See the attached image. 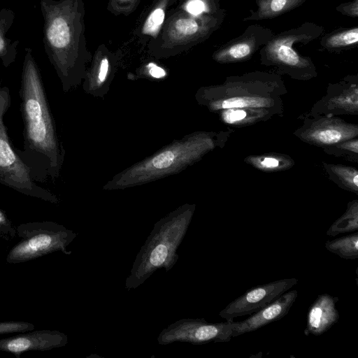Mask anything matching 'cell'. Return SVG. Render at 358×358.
I'll return each mask as SVG.
<instances>
[{"instance_id":"1","label":"cell","mask_w":358,"mask_h":358,"mask_svg":"<svg viewBox=\"0 0 358 358\" xmlns=\"http://www.w3.org/2000/svg\"><path fill=\"white\" fill-rule=\"evenodd\" d=\"M215 145L213 133H191L119 172L103 189H124L176 174L200 160Z\"/></svg>"},{"instance_id":"2","label":"cell","mask_w":358,"mask_h":358,"mask_svg":"<svg viewBox=\"0 0 358 358\" xmlns=\"http://www.w3.org/2000/svg\"><path fill=\"white\" fill-rule=\"evenodd\" d=\"M195 204L185 203L159 220L137 254L126 278L125 288L134 289L160 268L166 272L176 264L177 250L192 220Z\"/></svg>"},{"instance_id":"3","label":"cell","mask_w":358,"mask_h":358,"mask_svg":"<svg viewBox=\"0 0 358 358\" xmlns=\"http://www.w3.org/2000/svg\"><path fill=\"white\" fill-rule=\"evenodd\" d=\"M21 95L27 146L45 156L57 176L64 152L59 148L38 70L30 55H27L24 63Z\"/></svg>"},{"instance_id":"4","label":"cell","mask_w":358,"mask_h":358,"mask_svg":"<svg viewBox=\"0 0 358 358\" xmlns=\"http://www.w3.org/2000/svg\"><path fill=\"white\" fill-rule=\"evenodd\" d=\"M17 232L22 239L8 252L6 262L9 264L25 262L57 251L70 255L66 247L77 236L53 222L21 224Z\"/></svg>"},{"instance_id":"5","label":"cell","mask_w":358,"mask_h":358,"mask_svg":"<svg viewBox=\"0 0 358 358\" xmlns=\"http://www.w3.org/2000/svg\"><path fill=\"white\" fill-rule=\"evenodd\" d=\"M10 104L9 90L0 83V183L27 195L55 202L57 198L54 195L34 182L29 169L10 145L3 121Z\"/></svg>"},{"instance_id":"6","label":"cell","mask_w":358,"mask_h":358,"mask_svg":"<svg viewBox=\"0 0 358 358\" xmlns=\"http://www.w3.org/2000/svg\"><path fill=\"white\" fill-rule=\"evenodd\" d=\"M234 320L208 322L203 318H183L169 324L157 336V343L166 345L174 342L194 345L229 342L232 338Z\"/></svg>"},{"instance_id":"7","label":"cell","mask_w":358,"mask_h":358,"mask_svg":"<svg viewBox=\"0 0 358 358\" xmlns=\"http://www.w3.org/2000/svg\"><path fill=\"white\" fill-rule=\"evenodd\" d=\"M297 282L298 280L294 278H284L249 289L230 302L218 315L227 320L251 315L289 290Z\"/></svg>"},{"instance_id":"8","label":"cell","mask_w":358,"mask_h":358,"mask_svg":"<svg viewBox=\"0 0 358 358\" xmlns=\"http://www.w3.org/2000/svg\"><path fill=\"white\" fill-rule=\"evenodd\" d=\"M67 336L57 330L42 329L0 339V350L16 357L27 351H46L64 347Z\"/></svg>"},{"instance_id":"9","label":"cell","mask_w":358,"mask_h":358,"mask_svg":"<svg viewBox=\"0 0 358 358\" xmlns=\"http://www.w3.org/2000/svg\"><path fill=\"white\" fill-rule=\"evenodd\" d=\"M298 296L295 289L287 291L271 303L250 315L247 319L234 322L232 337L255 331L285 316Z\"/></svg>"},{"instance_id":"10","label":"cell","mask_w":358,"mask_h":358,"mask_svg":"<svg viewBox=\"0 0 358 358\" xmlns=\"http://www.w3.org/2000/svg\"><path fill=\"white\" fill-rule=\"evenodd\" d=\"M339 299L328 294L317 296L307 313L306 336H320L330 329L339 319L336 303Z\"/></svg>"},{"instance_id":"11","label":"cell","mask_w":358,"mask_h":358,"mask_svg":"<svg viewBox=\"0 0 358 358\" xmlns=\"http://www.w3.org/2000/svg\"><path fill=\"white\" fill-rule=\"evenodd\" d=\"M357 127L337 120L315 121L303 131L301 136L308 142L328 147L356 138Z\"/></svg>"},{"instance_id":"12","label":"cell","mask_w":358,"mask_h":358,"mask_svg":"<svg viewBox=\"0 0 358 358\" xmlns=\"http://www.w3.org/2000/svg\"><path fill=\"white\" fill-rule=\"evenodd\" d=\"M45 36L46 44L57 55L66 48L71 43V34L66 18L61 15L54 13L52 10L50 12L46 10Z\"/></svg>"},{"instance_id":"13","label":"cell","mask_w":358,"mask_h":358,"mask_svg":"<svg viewBox=\"0 0 358 358\" xmlns=\"http://www.w3.org/2000/svg\"><path fill=\"white\" fill-rule=\"evenodd\" d=\"M358 229V201L354 200L348 204L346 211L328 229L327 234L336 236L341 234L352 232Z\"/></svg>"},{"instance_id":"14","label":"cell","mask_w":358,"mask_h":358,"mask_svg":"<svg viewBox=\"0 0 358 358\" xmlns=\"http://www.w3.org/2000/svg\"><path fill=\"white\" fill-rule=\"evenodd\" d=\"M324 247L330 252L345 259H355L358 257V233L327 241Z\"/></svg>"},{"instance_id":"15","label":"cell","mask_w":358,"mask_h":358,"mask_svg":"<svg viewBox=\"0 0 358 358\" xmlns=\"http://www.w3.org/2000/svg\"><path fill=\"white\" fill-rule=\"evenodd\" d=\"M331 173L343 185L342 187L357 194L358 173L353 168L343 166H329Z\"/></svg>"},{"instance_id":"16","label":"cell","mask_w":358,"mask_h":358,"mask_svg":"<svg viewBox=\"0 0 358 358\" xmlns=\"http://www.w3.org/2000/svg\"><path fill=\"white\" fill-rule=\"evenodd\" d=\"M164 20V12L162 8H156L147 18L143 26V32L148 34H155L160 28Z\"/></svg>"},{"instance_id":"17","label":"cell","mask_w":358,"mask_h":358,"mask_svg":"<svg viewBox=\"0 0 358 358\" xmlns=\"http://www.w3.org/2000/svg\"><path fill=\"white\" fill-rule=\"evenodd\" d=\"M34 324L20 322V321H8L0 322V335L7 334L17 332H25L31 331L34 329Z\"/></svg>"},{"instance_id":"18","label":"cell","mask_w":358,"mask_h":358,"mask_svg":"<svg viewBox=\"0 0 358 358\" xmlns=\"http://www.w3.org/2000/svg\"><path fill=\"white\" fill-rule=\"evenodd\" d=\"M358 41V30L357 28L343 34L335 35L329 39L331 45L339 46L352 44Z\"/></svg>"},{"instance_id":"19","label":"cell","mask_w":358,"mask_h":358,"mask_svg":"<svg viewBox=\"0 0 358 358\" xmlns=\"http://www.w3.org/2000/svg\"><path fill=\"white\" fill-rule=\"evenodd\" d=\"M277 56L281 62L290 66H295L299 62L298 55L289 45L280 46L277 50Z\"/></svg>"},{"instance_id":"20","label":"cell","mask_w":358,"mask_h":358,"mask_svg":"<svg viewBox=\"0 0 358 358\" xmlns=\"http://www.w3.org/2000/svg\"><path fill=\"white\" fill-rule=\"evenodd\" d=\"M176 29L184 35H191L196 32L198 24L192 19L180 18L176 22Z\"/></svg>"},{"instance_id":"21","label":"cell","mask_w":358,"mask_h":358,"mask_svg":"<svg viewBox=\"0 0 358 358\" xmlns=\"http://www.w3.org/2000/svg\"><path fill=\"white\" fill-rule=\"evenodd\" d=\"M248 113L243 109H229L222 113V120L229 124L239 122L247 117Z\"/></svg>"},{"instance_id":"22","label":"cell","mask_w":358,"mask_h":358,"mask_svg":"<svg viewBox=\"0 0 358 358\" xmlns=\"http://www.w3.org/2000/svg\"><path fill=\"white\" fill-rule=\"evenodd\" d=\"M250 52V48L246 43L237 44L232 46L229 53L231 57L235 59H241L248 56Z\"/></svg>"},{"instance_id":"23","label":"cell","mask_w":358,"mask_h":358,"mask_svg":"<svg viewBox=\"0 0 358 358\" xmlns=\"http://www.w3.org/2000/svg\"><path fill=\"white\" fill-rule=\"evenodd\" d=\"M259 167L266 169V170H274L276 168L279 167L280 165V162L279 159L272 157V156H266L259 158L258 159V163Z\"/></svg>"},{"instance_id":"24","label":"cell","mask_w":358,"mask_h":358,"mask_svg":"<svg viewBox=\"0 0 358 358\" xmlns=\"http://www.w3.org/2000/svg\"><path fill=\"white\" fill-rule=\"evenodd\" d=\"M204 8V3L201 0H192L187 6V11L195 15L200 14Z\"/></svg>"},{"instance_id":"25","label":"cell","mask_w":358,"mask_h":358,"mask_svg":"<svg viewBox=\"0 0 358 358\" xmlns=\"http://www.w3.org/2000/svg\"><path fill=\"white\" fill-rule=\"evenodd\" d=\"M149 74L155 78H161L165 76L166 72L163 69L153 63L148 65Z\"/></svg>"},{"instance_id":"26","label":"cell","mask_w":358,"mask_h":358,"mask_svg":"<svg viewBox=\"0 0 358 358\" xmlns=\"http://www.w3.org/2000/svg\"><path fill=\"white\" fill-rule=\"evenodd\" d=\"M287 3V0H272L271 8L273 11L277 12L281 10Z\"/></svg>"},{"instance_id":"27","label":"cell","mask_w":358,"mask_h":358,"mask_svg":"<svg viewBox=\"0 0 358 358\" xmlns=\"http://www.w3.org/2000/svg\"><path fill=\"white\" fill-rule=\"evenodd\" d=\"M6 41L2 31L0 29V55H2L6 50Z\"/></svg>"},{"instance_id":"28","label":"cell","mask_w":358,"mask_h":358,"mask_svg":"<svg viewBox=\"0 0 358 358\" xmlns=\"http://www.w3.org/2000/svg\"><path fill=\"white\" fill-rule=\"evenodd\" d=\"M7 225H10V223L6 217V215L0 210V228Z\"/></svg>"}]
</instances>
